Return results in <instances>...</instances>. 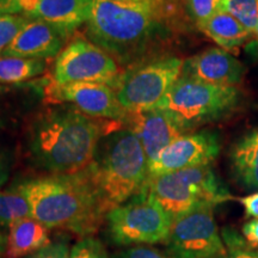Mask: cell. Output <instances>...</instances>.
I'll return each mask as SVG.
<instances>
[{
    "instance_id": "obj_1",
    "label": "cell",
    "mask_w": 258,
    "mask_h": 258,
    "mask_svg": "<svg viewBox=\"0 0 258 258\" xmlns=\"http://www.w3.org/2000/svg\"><path fill=\"white\" fill-rule=\"evenodd\" d=\"M120 123L90 117L70 104L48 109L29 127V156L48 175L79 172L91 164L101 139Z\"/></svg>"
},
{
    "instance_id": "obj_2",
    "label": "cell",
    "mask_w": 258,
    "mask_h": 258,
    "mask_svg": "<svg viewBox=\"0 0 258 258\" xmlns=\"http://www.w3.org/2000/svg\"><path fill=\"white\" fill-rule=\"evenodd\" d=\"M30 206L31 218L51 228L90 237L105 220L101 201L86 170L69 175H44L15 186Z\"/></svg>"
},
{
    "instance_id": "obj_3",
    "label": "cell",
    "mask_w": 258,
    "mask_h": 258,
    "mask_svg": "<svg viewBox=\"0 0 258 258\" xmlns=\"http://www.w3.org/2000/svg\"><path fill=\"white\" fill-rule=\"evenodd\" d=\"M163 11L143 4L93 0L86 37L116 62L131 66L143 59L160 29Z\"/></svg>"
},
{
    "instance_id": "obj_4",
    "label": "cell",
    "mask_w": 258,
    "mask_h": 258,
    "mask_svg": "<svg viewBox=\"0 0 258 258\" xmlns=\"http://www.w3.org/2000/svg\"><path fill=\"white\" fill-rule=\"evenodd\" d=\"M86 172L95 186L105 217L144 189L148 160L132 129L117 128L104 135Z\"/></svg>"
},
{
    "instance_id": "obj_5",
    "label": "cell",
    "mask_w": 258,
    "mask_h": 258,
    "mask_svg": "<svg viewBox=\"0 0 258 258\" xmlns=\"http://www.w3.org/2000/svg\"><path fill=\"white\" fill-rule=\"evenodd\" d=\"M144 190L172 219L203 206L215 207L231 198L209 165L148 177Z\"/></svg>"
},
{
    "instance_id": "obj_6",
    "label": "cell",
    "mask_w": 258,
    "mask_h": 258,
    "mask_svg": "<svg viewBox=\"0 0 258 258\" xmlns=\"http://www.w3.org/2000/svg\"><path fill=\"white\" fill-rule=\"evenodd\" d=\"M238 90L180 77L156 108L166 111L183 132L217 121L233 110Z\"/></svg>"
},
{
    "instance_id": "obj_7",
    "label": "cell",
    "mask_w": 258,
    "mask_h": 258,
    "mask_svg": "<svg viewBox=\"0 0 258 258\" xmlns=\"http://www.w3.org/2000/svg\"><path fill=\"white\" fill-rule=\"evenodd\" d=\"M172 221L144 189L105 217L109 238L121 246L165 241Z\"/></svg>"
},
{
    "instance_id": "obj_8",
    "label": "cell",
    "mask_w": 258,
    "mask_h": 258,
    "mask_svg": "<svg viewBox=\"0 0 258 258\" xmlns=\"http://www.w3.org/2000/svg\"><path fill=\"white\" fill-rule=\"evenodd\" d=\"M183 63L178 57H165L135 64L114 86L120 104L127 112L156 108L180 78Z\"/></svg>"
},
{
    "instance_id": "obj_9",
    "label": "cell",
    "mask_w": 258,
    "mask_h": 258,
    "mask_svg": "<svg viewBox=\"0 0 258 258\" xmlns=\"http://www.w3.org/2000/svg\"><path fill=\"white\" fill-rule=\"evenodd\" d=\"M114 57L88 37H76L56 56L53 82L63 84L96 83L114 86L121 77Z\"/></svg>"
},
{
    "instance_id": "obj_10",
    "label": "cell",
    "mask_w": 258,
    "mask_h": 258,
    "mask_svg": "<svg viewBox=\"0 0 258 258\" xmlns=\"http://www.w3.org/2000/svg\"><path fill=\"white\" fill-rule=\"evenodd\" d=\"M212 206L175 218L165 244L176 258H217L225 252Z\"/></svg>"
},
{
    "instance_id": "obj_11",
    "label": "cell",
    "mask_w": 258,
    "mask_h": 258,
    "mask_svg": "<svg viewBox=\"0 0 258 258\" xmlns=\"http://www.w3.org/2000/svg\"><path fill=\"white\" fill-rule=\"evenodd\" d=\"M48 101L69 103L83 114L106 121L125 122L128 112L118 102L115 90L105 84L51 83L46 89Z\"/></svg>"
},
{
    "instance_id": "obj_12",
    "label": "cell",
    "mask_w": 258,
    "mask_h": 258,
    "mask_svg": "<svg viewBox=\"0 0 258 258\" xmlns=\"http://www.w3.org/2000/svg\"><path fill=\"white\" fill-rule=\"evenodd\" d=\"M220 152L217 133L201 132L176 139L152 163L148 164V177L164 175L189 167L209 165Z\"/></svg>"
},
{
    "instance_id": "obj_13",
    "label": "cell",
    "mask_w": 258,
    "mask_h": 258,
    "mask_svg": "<svg viewBox=\"0 0 258 258\" xmlns=\"http://www.w3.org/2000/svg\"><path fill=\"white\" fill-rule=\"evenodd\" d=\"M71 36L41 19L29 18L3 55L47 60L62 51Z\"/></svg>"
},
{
    "instance_id": "obj_14",
    "label": "cell",
    "mask_w": 258,
    "mask_h": 258,
    "mask_svg": "<svg viewBox=\"0 0 258 258\" xmlns=\"http://www.w3.org/2000/svg\"><path fill=\"white\" fill-rule=\"evenodd\" d=\"M125 122L143 145L148 164L152 163L164 148L184 135L175 120L166 111L158 108L128 112Z\"/></svg>"
},
{
    "instance_id": "obj_15",
    "label": "cell",
    "mask_w": 258,
    "mask_h": 258,
    "mask_svg": "<svg viewBox=\"0 0 258 258\" xmlns=\"http://www.w3.org/2000/svg\"><path fill=\"white\" fill-rule=\"evenodd\" d=\"M244 66L231 54L211 48L190 57L183 63L180 77L217 86L233 88L244 76Z\"/></svg>"
},
{
    "instance_id": "obj_16",
    "label": "cell",
    "mask_w": 258,
    "mask_h": 258,
    "mask_svg": "<svg viewBox=\"0 0 258 258\" xmlns=\"http://www.w3.org/2000/svg\"><path fill=\"white\" fill-rule=\"evenodd\" d=\"M93 0H38L29 18L41 19L72 35L88 23Z\"/></svg>"
},
{
    "instance_id": "obj_17",
    "label": "cell",
    "mask_w": 258,
    "mask_h": 258,
    "mask_svg": "<svg viewBox=\"0 0 258 258\" xmlns=\"http://www.w3.org/2000/svg\"><path fill=\"white\" fill-rule=\"evenodd\" d=\"M51 243L49 228L34 218H25L9 228L6 254L8 258H22L37 252Z\"/></svg>"
},
{
    "instance_id": "obj_18",
    "label": "cell",
    "mask_w": 258,
    "mask_h": 258,
    "mask_svg": "<svg viewBox=\"0 0 258 258\" xmlns=\"http://www.w3.org/2000/svg\"><path fill=\"white\" fill-rule=\"evenodd\" d=\"M203 34L212 38L226 51H237L241 44L251 36V31L244 28L227 11H220L207 21L198 24Z\"/></svg>"
},
{
    "instance_id": "obj_19",
    "label": "cell",
    "mask_w": 258,
    "mask_h": 258,
    "mask_svg": "<svg viewBox=\"0 0 258 258\" xmlns=\"http://www.w3.org/2000/svg\"><path fill=\"white\" fill-rule=\"evenodd\" d=\"M232 164L240 182L249 188H258V132L237 144L232 152Z\"/></svg>"
},
{
    "instance_id": "obj_20",
    "label": "cell",
    "mask_w": 258,
    "mask_h": 258,
    "mask_svg": "<svg viewBox=\"0 0 258 258\" xmlns=\"http://www.w3.org/2000/svg\"><path fill=\"white\" fill-rule=\"evenodd\" d=\"M46 70V60L18 56H0V85L28 82L41 76Z\"/></svg>"
},
{
    "instance_id": "obj_21",
    "label": "cell",
    "mask_w": 258,
    "mask_h": 258,
    "mask_svg": "<svg viewBox=\"0 0 258 258\" xmlns=\"http://www.w3.org/2000/svg\"><path fill=\"white\" fill-rule=\"evenodd\" d=\"M30 217V206L17 188L0 190V227L10 228L15 222Z\"/></svg>"
},
{
    "instance_id": "obj_22",
    "label": "cell",
    "mask_w": 258,
    "mask_h": 258,
    "mask_svg": "<svg viewBox=\"0 0 258 258\" xmlns=\"http://www.w3.org/2000/svg\"><path fill=\"white\" fill-rule=\"evenodd\" d=\"M225 11L251 32L258 25V0H225Z\"/></svg>"
},
{
    "instance_id": "obj_23",
    "label": "cell",
    "mask_w": 258,
    "mask_h": 258,
    "mask_svg": "<svg viewBox=\"0 0 258 258\" xmlns=\"http://www.w3.org/2000/svg\"><path fill=\"white\" fill-rule=\"evenodd\" d=\"M27 16H0V56L5 53L21 29L28 22Z\"/></svg>"
},
{
    "instance_id": "obj_24",
    "label": "cell",
    "mask_w": 258,
    "mask_h": 258,
    "mask_svg": "<svg viewBox=\"0 0 258 258\" xmlns=\"http://www.w3.org/2000/svg\"><path fill=\"white\" fill-rule=\"evenodd\" d=\"M188 12L196 24L225 10V0H185Z\"/></svg>"
},
{
    "instance_id": "obj_25",
    "label": "cell",
    "mask_w": 258,
    "mask_h": 258,
    "mask_svg": "<svg viewBox=\"0 0 258 258\" xmlns=\"http://www.w3.org/2000/svg\"><path fill=\"white\" fill-rule=\"evenodd\" d=\"M70 258H110L103 244L96 238L84 237L71 247Z\"/></svg>"
},
{
    "instance_id": "obj_26",
    "label": "cell",
    "mask_w": 258,
    "mask_h": 258,
    "mask_svg": "<svg viewBox=\"0 0 258 258\" xmlns=\"http://www.w3.org/2000/svg\"><path fill=\"white\" fill-rule=\"evenodd\" d=\"M38 0H0V16L19 15L29 17Z\"/></svg>"
},
{
    "instance_id": "obj_27",
    "label": "cell",
    "mask_w": 258,
    "mask_h": 258,
    "mask_svg": "<svg viewBox=\"0 0 258 258\" xmlns=\"http://www.w3.org/2000/svg\"><path fill=\"white\" fill-rule=\"evenodd\" d=\"M70 251L71 249L67 240L60 239L51 241L46 247L30 254L27 258H70Z\"/></svg>"
},
{
    "instance_id": "obj_28",
    "label": "cell",
    "mask_w": 258,
    "mask_h": 258,
    "mask_svg": "<svg viewBox=\"0 0 258 258\" xmlns=\"http://www.w3.org/2000/svg\"><path fill=\"white\" fill-rule=\"evenodd\" d=\"M116 258H176L172 254H167L154 247L145 246V245H137L134 247H129L121 251Z\"/></svg>"
},
{
    "instance_id": "obj_29",
    "label": "cell",
    "mask_w": 258,
    "mask_h": 258,
    "mask_svg": "<svg viewBox=\"0 0 258 258\" xmlns=\"http://www.w3.org/2000/svg\"><path fill=\"white\" fill-rule=\"evenodd\" d=\"M12 167L11 152L0 143V186L8 182Z\"/></svg>"
},
{
    "instance_id": "obj_30",
    "label": "cell",
    "mask_w": 258,
    "mask_h": 258,
    "mask_svg": "<svg viewBox=\"0 0 258 258\" xmlns=\"http://www.w3.org/2000/svg\"><path fill=\"white\" fill-rule=\"evenodd\" d=\"M243 233L250 246H258V219H254V220L245 224L243 227Z\"/></svg>"
},
{
    "instance_id": "obj_31",
    "label": "cell",
    "mask_w": 258,
    "mask_h": 258,
    "mask_svg": "<svg viewBox=\"0 0 258 258\" xmlns=\"http://www.w3.org/2000/svg\"><path fill=\"white\" fill-rule=\"evenodd\" d=\"M240 202L243 203L245 212L250 217L258 219V192L253 194V195L246 196L240 200Z\"/></svg>"
},
{
    "instance_id": "obj_32",
    "label": "cell",
    "mask_w": 258,
    "mask_h": 258,
    "mask_svg": "<svg viewBox=\"0 0 258 258\" xmlns=\"http://www.w3.org/2000/svg\"><path fill=\"white\" fill-rule=\"evenodd\" d=\"M225 258H258V250H247L244 247L231 250L230 254Z\"/></svg>"
},
{
    "instance_id": "obj_33",
    "label": "cell",
    "mask_w": 258,
    "mask_h": 258,
    "mask_svg": "<svg viewBox=\"0 0 258 258\" xmlns=\"http://www.w3.org/2000/svg\"><path fill=\"white\" fill-rule=\"evenodd\" d=\"M115 2L148 5V6H152V8H156L158 10H161V11H163L164 6H165V0H115Z\"/></svg>"
},
{
    "instance_id": "obj_34",
    "label": "cell",
    "mask_w": 258,
    "mask_h": 258,
    "mask_svg": "<svg viewBox=\"0 0 258 258\" xmlns=\"http://www.w3.org/2000/svg\"><path fill=\"white\" fill-rule=\"evenodd\" d=\"M245 49H246V53L249 54V55L252 57V59L258 61V40L247 43V46H246V48H245Z\"/></svg>"
},
{
    "instance_id": "obj_35",
    "label": "cell",
    "mask_w": 258,
    "mask_h": 258,
    "mask_svg": "<svg viewBox=\"0 0 258 258\" xmlns=\"http://www.w3.org/2000/svg\"><path fill=\"white\" fill-rule=\"evenodd\" d=\"M6 244H8V235L0 230V258H4L6 254Z\"/></svg>"
},
{
    "instance_id": "obj_36",
    "label": "cell",
    "mask_w": 258,
    "mask_h": 258,
    "mask_svg": "<svg viewBox=\"0 0 258 258\" xmlns=\"http://www.w3.org/2000/svg\"><path fill=\"white\" fill-rule=\"evenodd\" d=\"M252 34L254 35V36H256V37H257V40H258V25H257V27H256V28H254V29H253V30H252Z\"/></svg>"
},
{
    "instance_id": "obj_37",
    "label": "cell",
    "mask_w": 258,
    "mask_h": 258,
    "mask_svg": "<svg viewBox=\"0 0 258 258\" xmlns=\"http://www.w3.org/2000/svg\"><path fill=\"white\" fill-rule=\"evenodd\" d=\"M5 90H4V88H3V85H0V97H2V95H3V92H4Z\"/></svg>"
}]
</instances>
